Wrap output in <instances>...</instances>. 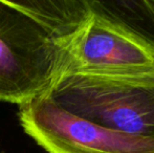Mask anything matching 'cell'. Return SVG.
Here are the masks:
<instances>
[{"label": "cell", "mask_w": 154, "mask_h": 153, "mask_svg": "<svg viewBox=\"0 0 154 153\" xmlns=\"http://www.w3.org/2000/svg\"><path fill=\"white\" fill-rule=\"evenodd\" d=\"M62 53L61 75L154 67V50L92 11Z\"/></svg>", "instance_id": "4"}, {"label": "cell", "mask_w": 154, "mask_h": 153, "mask_svg": "<svg viewBox=\"0 0 154 153\" xmlns=\"http://www.w3.org/2000/svg\"><path fill=\"white\" fill-rule=\"evenodd\" d=\"M89 3L94 14L154 50V0H89Z\"/></svg>", "instance_id": "6"}, {"label": "cell", "mask_w": 154, "mask_h": 153, "mask_svg": "<svg viewBox=\"0 0 154 153\" xmlns=\"http://www.w3.org/2000/svg\"><path fill=\"white\" fill-rule=\"evenodd\" d=\"M24 132L47 153H154V139L112 130L72 115L48 94L19 106Z\"/></svg>", "instance_id": "3"}, {"label": "cell", "mask_w": 154, "mask_h": 153, "mask_svg": "<svg viewBox=\"0 0 154 153\" xmlns=\"http://www.w3.org/2000/svg\"><path fill=\"white\" fill-rule=\"evenodd\" d=\"M62 64V48L48 34L0 0V102L20 106L49 94Z\"/></svg>", "instance_id": "2"}, {"label": "cell", "mask_w": 154, "mask_h": 153, "mask_svg": "<svg viewBox=\"0 0 154 153\" xmlns=\"http://www.w3.org/2000/svg\"><path fill=\"white\" fill-rule=\"evenodd\" d=\"M39 24L63 49L91 15L89 0L8 1Z\"/></svg>", "instance_id": "5"}, {"label": "cell", "mask_w": 154, "mask_h": 153, "mask_svg": "<svg viewBox=\"0 0 154 153\" xmlns=\"http://www.w3.org/2000/svg\"><path fill=\"white\" fill-rule=\"evenodd\" d=\"M48 96L100 126L154 139V67L64 74Z\"/></svg>", "instance_id": "1"}]
</instances>
